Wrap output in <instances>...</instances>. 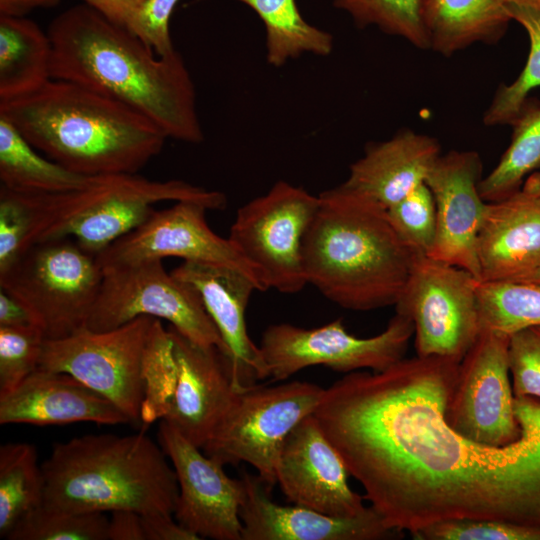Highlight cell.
<instances>
[{
    "instance_id": "obj_1",
    "label": "cell",
    "mask_w": 540,
    "mask_h": 540,
    "mask_svg": "<svg viewBox=\"0 0 540 540\" xmlns=\"http://www.w3.org/2000/svg\"><path fill=\"white\" fill-rule=\"evenodd\" d=\"M460 362L416 356L350 372L313 414L389 528L463 518L540 527V399L515 397L516 441L468 439L445 419Z\"/></svg>"
},
{
    "instance_id": "obj_2",
    "label": "cell",
    "mask_w": 540,
    "mask_h": 540,
    "mask_svg": "<svg viewBox=\"0 0 540 540\" xmlns=\"http://www.w3.org/2000/svg\"><path fill=\"white\" fill-rule=\"evenodd\" d=\"M47 33L51 79L79 84L132 108L168 138L203 141L194 83L176 49L157 56L127 28L84 3L56 16Z\"/></svg>"
},
{
    "instance_id": "obj_3",
    "label": "cell",
    "mask_w": 540,
    "mask_h": 540,
    "mask_svg": "<svg viewBox=\"0 0 540 540\" xmlns=\"http://www.w3.org/2000/svg\"><path fill=\"white\" fill-rule=\"evenodd\" d=\"M0 116L46 157L86 176L136 174L168 138L132 108L58 79L25 96L0 101Z\"/></svg>"
},
{
    "instance_id": "obj_4",
    "label": "cell",
    "mask_w": 540,
    "mask_h": 540,
    "mask_svg": "<svg viewBox=\"0 0 540 540\" xmlns=\"http://www.w3.org/2000/svg\"><path fill=\"white\" fill-rule=\"evenodd\" d=\"M319 198L302 243L307 284L349 310L395 305L418 255L396 233L387 210L340 185Z\"/></svg>"
},
{
    "instance_id": "obj_5",
    "label": "cell",
    "mask_w": 540,
    "mask_h": 540,
    "mask_svg": "<svg viewBox=\"0 0 540 540\" xmlns=\"http://www.w3.org/2000/svg\"><path fill=\"white\" fill-rule=\"evenodd\" d=\"M166 456L143 431L55 443L41 464L43 504L75 512L174 514L179 486Z\"/></svg>"
},
{
    "instance_id": "obj_6",
    "label": "cell",
    "mask_w": 540,
    "mask_h": 540,
    "mask_svg": "<svg viewBox=\"0 0 540 540\" xmlns=\"http://www.w3.org/2000/svg\"><path fill=\"white\" fill-rule=\"evenodd\" d=\"M15 193L30 219L22 251L35 242L70 237L95 256L142 224L159 202L193 201L208 210L227 205L220 191L137 173L93 176L87 185L61 193Z\"/></svg>"
},
{
    "instance_id": "obj_7",
    "label": "cell",
    "mask_w": 540,
    "mask_h": 540,
    "mask_svg": "<svg viewBox=\"0 0 540 540\" xmlns=\"http://www.w3.org/2000/svg\"><path fill=\"white\" fill-rule=\"evenodd\" d=\"M102 279L97 256L64 237L27 246L0 272V289L27 308L46 339H58L86 327Z\"/></svg>"
},
{
    "instance_id": "obj_8",
    "label": "cell",
    "mask_w": 540,
    "mask_h": 540,
    "mask_svg": "<svg viewBox=\"0 0 540 540\" xmlns=\"http://www.w3.org/2000/svg\"><path fill=\"white\" fill-rule=\"evenodd\" d=\"M324 391L301 381L242 388L202 448L222 465H251L272 489L283 444L292 430L314 413Z\"/></svg>"
},
{
    "instance_id": "obj_9",
    "label": "cell",
    "mask_w": 540,
    "mask_h": 540,
    "mask_svg": "<svg viewBox=\"0 0 540 540\" xmlns=\"http://www.w3.org/2000/svg\"><path fill=\"white\" fill-rule=\"evenodd\" d=\"M162 261L145 260L102 268L100 291L86 327L105 331L139 316H150L168 321L192 342L217 347L224 353L221 336L198 292L167 272Z\"/></svg>"
},
{
    "instance_id": "obj_10",
    "label": "cell",
    "mask_w": 540,
    "mask_h": 540,
    "mask_svg": "<svg viewBox=\"0 0 540 540\" xmlns=\"http://www.w3.org/2000/svg\"><path fill=\"white\" fill-rule=\"evenodd\" d=\"M319 204V196L278 181L237 210L228 239L267 289L295 294L307 285L302 243Z\"/></svg>"
},
{
    "instance_id": "obj_11",
    "label": "cell",
    "mask_w": 540,
    "mask_h": 540,
    "mask_svg": "<svg viewBox=\"0 0 540 540\" xmlns=\"http://www.w3.org/2000/svg\"><path fill=\"white\" fill-rule=\"evenodd\" d=\"M154 320L139 316L110 330L83 327L45 339L38 369L72 375L138 422L145 396L143 358Z\"/></svg>"
},
{
    "instance_id": "obj_12",
    "label": "cell",
    "mask_w": 540,
    "mask_h": 540,
    "mask_svg": "<svg viewBox=\"0 0 540 540\" xmlns=\"http://www.w3.org/2000/svg\"><path fill=\"white\" fill-rule=\"evenodd\" d=\"M413 335V321L396 312L383 332L369 338L348 333L340 318L315 328L270 325L259 347L269 377L282 381L315 365L345 373L363 368L384 371L404 358Z\"/></svg>"
},
{
    "instance_id": "obj_13",
    "label": "cell",
    "mask_w": 540,
    "mask_h": 540,
    "mask_svg": "<svg viewBox=\"0 0 540 540\" xmlns=\"http://www.w3.org/2000/svg\"><path fill=\"white\" fill-rule=\"evenodd\" d=\"M478 282L465 269L417 256L395 304L413 321L417 356L462 360L481 331Z\"/></svg>"
},
{
    "instance_id": "obj_14",
    "label": "cell",
    "mask_w": 540,
    "mask_h": 540,
    "mask_svg": "<svg viewBox=\"0 0 540 540\" xmlns=\"http://www.w3.org/2000/svg\"><path fill=\"white\" fill-rule=\"evenodd\" d=\"M509 342V335L481 329L459 364L445 410V419L455 431L484 445L504 446L521 435L514 409Z\"/></svg>"
},
{
    "instance_id": "obj_15",
    "label": "cell",
    "mask_w": 540,
    "mask_h": 540,
    "mask_svg": "<svg viewBox=\"0 0 540 540\" xmlns=\"http://www.w3.org/2000/svg\"><path fill=\"white\" fill-rule=\"evenodd\" d=\"M208 208L193 201L174 202L154 210L134 230L121 237L97 256L102 268L167 257L183 261L224 266L239 270L256 284L267 288L259 273L232 242L217 235L208 225Z\"/></svg>"
},
{
    "instance_id": "obj_16",
    "label": "cell",
    "mask_w": 540,
    "mask_h": 540,
    "mask_svg": "<svg viewBox=\"0 0 540 540\" xmlns=\"http://www.w3.org/2000/svg\"><path fill=\"white\" fill-rule=\"evenodd\" d=\"M158 441L177 476V522L199 539L242 540V478H230L224 465L202 454L164 420L159 425Z\"/></svg>"
},
{
    "instance_id": "obj_17",
    "label": "cell",
    "mask_w": 540,
    "mask_h": 540,
    "mask_svg": "<svg viewBox=\"0 0 540 540\" xmlns=\"http://www.w3.org/2000/svg\"><path fill=\"white\" fill-rule=\"evenodd\" d=\"M348 470L314 414L289 434L281 449L276 483L287 500L334 517L366 510L363 497L348 484Z\"/></svg>"
},
{
    "instance_id": "obj_18",
    "label": "cell",
    "mask_w": 540,
    "mask_h": 540,
    "mask_svg": "<svg viewBox=\"0 0 540 540\" xmlns=\"http://www.w3.org/2000/svg\"><path fill=\"white\" fill-rule=\"evenodd\" d=\"M176 379L162 420L199 448L212 437L238 391L230 363L217 347L200 346L167 327Z\"/></svg>"
},
{
    "instance_id": "obj_19",
    "label": "cell",
    "mask_w": 540,
    "mask_h": 540,
    "mask_svg": "<svg viewBox=\"0 0 540 540\" xmlns=\"http://www.w3.org/2000/svg\"><path fill=\"white\" fill-rule=\"evenodd\" d=\"M482 161L476 151L441 154L425 183L431 190L437 230L429 257L469 271L479 281L477 240L487 202L479 192Z\"/></svg>"
},
{
    "instance_id": "obj_20",
    "label": "cell",
    "mask_w": 540,
    "mask_h": 540,
    "mask_svg": "<svg viewBox=\"0 0 540 540\" xmlns=\"http://www.w3.org/2000/svg\"><path fill=\"white\" fill-rule=\"evenodd\" d=\"M242 480V540H385L403 535V531L389 528L371 505L353 517H334L275 503L271 488L258 475L244 472Z\"/></svg>"
},
{
    "instance_id": "obj_21",
    "label": "cell",
    "mask_w": 540,
    "mask_h": 540,
    "mask_svg": "<svg viewBox=\"0 0 540 540\" xmlns=\"http://www.w3.org/2000/svg\"><path fill=\"white\" fill-rule=\"evenodd\" d=\"M171 273L190 284L216 326L238 390L269 377L259 345L249 337L246 309L256 284L243 272L224 266L183 261Z\"/></svg>"
},
{
    "instance_id": "obj_22",
    "label": "cell",
    "mask_w": 540,
    "mask_h": 540,
    "mask_svg": "<svg viewBox=\"0 0 540 540\" xmlns=\"http://www.w3.org/2000/svg\"><path fill=\"white\" fill-rule=\"evenodd\" d=\"M479 282L513 280L540 266V171L487 202L477 240Z\"/></svg>"
},
{
    "instance_id": "obj_23",
    "label": "cell",
    "mask_w": 540,
    "mask_h": 540,
    "mask_svg": "<svg viewBox=\"0 0 540 540\" xmlns=\"http://www.w3.org/2000/svg\"><path fill=\"white\" fill-rule=\"evenodd\" d=\"M88 421L104 425L131 422L118 406L64 372L37 369L0 396V424L63 425Z\"/></svg>"
},
{
    "instance_id": "obj_24",
    "label": "cell",
    "mask_w": 540,
    "mask_h": 540,
    "mask_svg": "<svg viewBox=\"0 0 540 540\" xmlns=\"http://www.w3.org/2000/svg\"><path fill=\"white\" fill-rule=\"evenodd\" d=\"M440 155L437 139L404 129L368 146L350 166L348 178L340 186L388 210L425 182Z\"/></svg>"
},
{
    "instance_id": "obj_25",
    "label": "cell",
    "mask_w": 540,
    "mask_h": 540,
    "mask_svg": "<svg viewBox=\"0 0 540 540\" xmlns=\"http://www.w3.org/2000/svg\"><path fill=\"white\" fill-rule=\"evenodd\" d=\"M511 0H423L429 49L449 57L475 43L498 42L512 20Z\"/></svg>"
},
{
    "instance_id": "obj_26",
    "label": "cell",
    "mask_w": 540,
    "mask_h": 540,
    "mask_svg": "<svg viewBox=\"0 0 540 540\" xmlns=\"http://www.w3.org/2000/svg\"><path fill=\"white\" fill-rule=\"evenodd\" d=\"M48 33L25 17L0 15V101L30 94L51 79Z\"/></svg>"
},
{
    "instance_id": "obj_27",
    "label": "cell",
    "mask_w": 540,
    "mask_h": 540,
    "mask_svg": "<svg viewBox=\"0 0 540 540\" xmlns=\"http://www.w3.org/2000/svg\"><path fill=\"white\" fill-rule=\"evenodd\" d=\"M20 131L0 116V181L23 194H53L87 185L93 176L72 172L37 152Z\"/></svg>"
},
{
    "instance_id": "obj_28",
    "label": "cell",
    "mask_w": 540,
    "mask_h": 540,
    "mask_svg": "<svg viewBox=\"0 0 540 540\" xmlns=\"http://www.w3.org/2000/svg\"><path fill=\"white\" fill-rule=\"evenodd\" d=\"M249 6L262 20L266 31V60L281 67L290 59L311 53L327 56L333 36L308 23L296 0H236Z\"/></svg>"
},
{
    "instance_id": "obj_29",
    "label": "cell",
    "mask_w": 540,
    "mask_h": 540,
    "mask_svg": "<svg viewBox=\"0 0 540 540\" xmlns=\"http://www.w3.org/2000/svg\"><path fill=\"white\" fill-rule=\"evenodd\" d=\"M510 125L513 131L509 146L479 183L486 202L509 196L529 175L540 171V102L528 98Z\"/></svg>"
},
{
    "instance_id": "obj_30",
    "label": "cell",
    "mask_w": 540,
    "mask_h": 540,
    "mask_svg": "<svg viewBox=\"0 0 540 540\" xmlns=\"http://www.w3.org/2000/svg\"><path fill=\"white\" fill-rule=\"evenodd\" d=\"M44 476L37 448L26 442L0 447V537L8 536L28 512L43 504Z\"/></svg>"
},
{
    "instance_id": "obj_31",
    "label": "cell",
    "mask_w": 540,
    "mask_h": 540,
    "mask_svg": "<svg viewBox=\"0 0 540 540\" xmlns=\"http://www.w3.org/2000/svg\"><path fill=\"white\" fill-rule=\"evenodd\" d=\"M481 329L506 335L540 326V283L500 280L478 282Z\"/></svg>"
},
{
    "instance_id": "obj_32",
    "label": "cell",
    "mask_w": 540,
    "mask_h": 540,
    "mask_svg": "<svg viewBox=\"0 0 540 540\" xmlns=\"http://www.w3.org/2000/svg\"><path fill=\"white\" fill-rule=\"evenodd\" d=\"M512 20L518 22L529 39L527 61L517 78L499 86L483 115L486 126L511 124L528 99L529 93L540 87V10L510 2Z\"/></svg>"
},
{
    "instance_id": "obj_33",
    "label": "cell",
    "mask_w": 540,
    "mask_h": 540,
    "mask_svg": "<svg viewBox=\"0 0 540 540\" xmlns=\"http://www.w3.org/2000/svg\"><path fill=\"white\" fill-rule=\"evenodd\" d=\"M109 519L101 512H75L44 504L25 514L8 540H108Z\"/></svg>"
},
{
    "instance_id": "obj_34",
    "label": "cell",
    "mask_w": 540,
    "mask_h": 540,
    "mask_svg": "<svg viewBox=\"0 0 540 540\" xmlns=\"http://www.w3.org/2000/svg\"><path fill=\"white\" fill-rule=\"evenodd\" d=\"M332 3L349 14L360 28L373 25L416 48L429 49L422 20L423 0H332Z\"/></svg>"
},
{
    "instance_id": "obj_35",
    "label": "cell",
    "mask_w": 540,
    "mask_h": 540,
    "mask_svg": "<svg viewBox=\"0 0 540 540\" xmlns=\"http://www.w3.org/2000/svg\"><path fill=\"white\" fill-rule=\"evenodd\" d=\"M175 379L176 362L172 340L162 321L155 318L143 358L145 396L141 421L145 425L163 418Z\"/></svg>"
},
{
    "instance_id": "obj_36",
    "label": "cell",
    "mask_w": 540,
    "mask_h": 540,
    "mask_svg": "<svg viewBox=\"0 0 540 540\" xmlns=\"http://www.w3.org/2000/svg\"><path fill=\"white\" fill-rule=\"evenodd\" d=\"M387 215L402 241L417 255L428 256L437 230L436 204L425 182L387 210Z\"/></svg>"
},
{
    "instance_id": "obj_37",
    "label": "cell",
    "mask_w": 540,
    "mask_h": 540,
    "mask_svg": "<svg viewBox=\"0 0 540 540\" xmlns=\"http://www.w3.org/2000/svg\"><path fill=\"white\" fill-rule=\"evenodd\" d=\"M45 339L37 326L0 327V396L38 369Z\"/></svg>"
},
{
    "instance_id": "obj_38",
    "label": "cell",
    "mask_w": 540,
    "mask_h": 540,
    "mask_svg": "<svg viewBox=\"0 0 540 540\" xmlns=\"http://www.w3.org/2000/svg\"><path fill=\"white\" fill-rule=\"evenodd\" d=\"M416 540H540V527L494 519H450L410 533Z\"/></svg>"
},
{
    "instance_id": "obj_39",
    "label": "cell",
    "mask_w": 540,
    "mask_h": 540,
    "mask_svg": "<svg viewBox=\"0 0 540 540\" xmlns=\"http://www.w3.org/2000/svg\"><path fill=\"white\" fill-rule=\"evenodd\" d=\"M509 367L514 396L540 399V326L510 336Z\"/></svg>"
},
{
    "instance_id": "obj_40",
    "label": "cell",
    "mask_w": 540,
    "mask_h": 540,
    "mask_svg": "<svg viewBox=\"0 0 540 540\" xmlns=\"http://www.w3.org/2000/svg\"><path fill=\"white\" fill-rule=\"evenodd\" d=\"M27 208L18 195L0 188V272L10 266L22 252L29 232Z\"/></svg>"
},
{
    "instance_id": "obj_41",
    "label": "cell",
    "mask_w": 540,
    "mask_h": 540,
    "mask_svg": "<svg viewBox=\"0 0 540 540\" xmlns=\"http://www.w3.org/2000/svg\"><path fill=\"white\" fill-rule=\"evenodd\" d=\"M179 0H145L129 28L157 56L175 50L169 32V21Z\"/></svg>"
},
{
    "instance_id": "obj_42",
    "label": "cell",
    "mask_w": 540,
    "mask_h": 540,
    "mask_svg": "<svg viewBox=\"0 0 540 540\" xmlns=\"http://www.w3.org/2000/svg\"><path fill=\"white\" fill-rule=\"evenodd\" d=\"M145 540H198L199 538L172 518V514H141Z\"/></svg>"
},
{
    "instance_id": "obj_43",
    "label": "cell",
    "mask_w": 540,
    "mask_h": 540,
    "mask_svg": "<svg viewBox=\"0 0 540 540\" xmlns=\"http://www.w3.org/2000/svg\"><path fill=\"white\" fill-rule=\"evenodd\" d=\"M129 30L145 0H80Z\"/></svg>"
},
{
    "instance_id": "obj_44",
    "label": "cell",
    "mask_w": 540,
    "mask_h": 540,
    "mask_svg": "<svg viewBox=\"0 0 540 540\" xmlns=\"http://www.w3.org/2000/svg\"><path fill=\"white\" fill-rule=\"evenodd\" d=\"M108 540H145L141 514L133 510L111 512Z\"/></svg>"
},
{
    "instance_id": "obj_45",
    "label": "cell",
    "mask_w": 540,
    "mask_h": 540,
    "mask_svg": "<svg viewBox=\"0 0 540 540\" xmlns=\"http://www.w3.org/2000/svg\"><path fill=\"white\" fill-rule=\"evenodd\" d=\"M29 326H37L31 313L19 300L0 289V327Z\"/></svg>"
},
{
    "instance_id": "obj_46",
    "label": "cell",
    "mask_w": 540,
    "mask_h": 540,
    "mask_svg": "<svg viewBox=\"0 0 540 540\" xmlns=\"http://www.w3.org/2000/svg\"><path fill=\"white\" fill-rule=\"evenodd\" d=\"M60 0H0V15L24 17L36 8H50Z\"/></svg>"
},
{
    "instance_id": "obj_47",
    "label": "cell",
    "mask_w": 540,
    "mask_h": 540,
    "mask_svg": "<svg viewBox=\"0 0 540 540\" xmlns=\"http://www.w3.org/2000/svg\"><path fill=\"white\" fill-rule=\"evenodd\" d=\"M513 280L540 283V266L527 273L522 274L521 276Z\"/></svg>"
},
{
    "instance_id": "obj_48",
    "label": "cell",
    "mask_w": 540,
    "mask_h": 540,
    "mask_svg": "<svg viewBox=\"0 0 540 540\" xmlns=\"http://www.w3.org/2000/svg\"><path fill=\"white\" fill-rule=\"evenodd\" d=\"M511 2L540 10V0H511Z\"/></svg>"
}]
</instances>
